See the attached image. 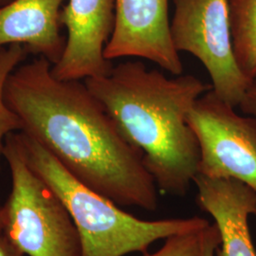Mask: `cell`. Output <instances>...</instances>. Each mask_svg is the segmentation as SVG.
Here are the masks:
<instances>
[{
    "mask_svg": "<svg viewBox=\"0 0 256 256\" xmlns=\"http://www.w3.org/2000/svg\"><path fill=\"white\" fill-rule=\"evenodd\" d=\"M39 57L10 76L6 101L23 132L80 182L118 206L155 212L158 192L142 152L81 81L59 80Z\"/></svg>",
    "mask_w": 256,
    "mask_h": 256,
    "instance_id": "6da1fadb",
    "label": "cell"
},
{
    "mask_svg": "<svg viewBox=\"0 0 256 256\" xmlns=\"http://www.w3.org/2000/svg\"><path fill=\"white\" fill-rule=\"evenodd\" d=\"M84 82L122 135L142 152L158 189L184 196L200 160L188 117L210 84L192 74L168 77L140 61L120 63L110 74Z\"/></svg>",
    "mask_w": 256,
    "mask_h": 256,
    "instance_id": "7a4b0ae2",
    "label": "cell"
},
{
    "mask_svg": "<svg viewBox=\"0 0 256 256\" xmlns=\"http://www.w3.org/2000/svg\"><path fill=\"white\" fill-rule=\"evenodd\" d=\"M28 164L58 196L79 232L81 256H124L146 252L156 241L205 229L209 221L198 216L140 220L75 178L36 140L18 132Z\"/></svg>",
    "mask_w": 256,
    "mask_h": 256,
    "instance_id": "3957f363",
    "label": "cell"
},
{
    "mask_svg": "<svg viewBox=\"0 0 256 256\" xmlns=\"http://www.w3.org/2000/svg\"><path fill=\"white\" fill-rule=\"evenodd\" d=\"M12 191L3 205L4 236L30 256H81V239L64 203L28 164L18 132L5 140Z\"/></svg>",
    "mask_w": 256,
    "mask_h": 256,
    "instance_id": "277c9868",
    "label": "cell"
},
{
    "mask_svg": "<svg viewBox=\"0 0 256 256\" xmlns=\"http://www.w3.org/2000/svg\"><path fill=\"white\" fill-rule=\"evenodd\" d=\"M173 1L170 32L174 48L198 59L210 75V90L230 106H239L252 80L234 54L229 0Z\"/></svg>",
    "mask_w": 256,
    "mask_h": 256,
    "instance_id": "5b68a950",
    "label": "cell"
},
{
    "mask_svg": "<svg viewBox=\"0 0 256 256\" xmlns=\"http://www.w3.org/2000/svg\"><path fill=\"white\" fill-rule=\"evenodd\" d=\"M234 108L212 90L196 102L188 122L200 150L198 174L234 178L256 192V119Z\"/></svg>",
    "mask_w": 256,
    "mask_h": 256,
    "instance_id": "8992f818",
    "label": "cell"
},
{
    "mask_svg": "<svg viewBox=\"0 0 256 256\" xmlns=\"http://www.w3.org/2000/svg\"><path fill=\"white\" fill-rule=\"evenodd\" d=\"M60 21L66 28L63 54L52 66L59 80L81 81L110 74L104 55L115 26V0H68Z\"/></svg>",
    "mask_w": 256,
    "mask_h": 256,
    "instance_id": "52a82bcc",
    "label": "cell"
},
{
    "mask_svg": "<svg viewBox=\"0 0 256 256\" xmlns=\"http://www.w3.org/2000/svg\"><path fill=\"white\" fill-rule=\"evenodd\" d=\"M110 61L140 57L172 75L182 74L169 20V0H115V26L104 50Z\"/></svg>",
    "mask_w": 256,
    "mask_h": 256,
    "instance_id": "ba28073f",
    "label": "cell"
},
{
    "mask_svg": "<svg viewBox=\"0 0 256 256\" xmlns=\"http://www.w3.org/2000/svg\"><path fill=\"white\" fill-rule=\"evenodd\" d=\"M196 203L220 232L218 256H256L248 216L256 208V192L234 178L196 176Z\"/></svg>",
    "mask_w": 256,
    "mask_h": 256,
    "instance_id": "9c48e42d",
    "label": "cell"
},
{
    "mask_svg": "<svg viewBox=\"0 0 256 256\" xmlns=\"http://www.w3.org/2000/svg\"><path fill=\"white\" fill-rule=\"evenodd\" d=\"M66 0H12L0 7V48L21 45L55 64L66 38L60 16Z\"/></svg>",
    "mask_w": 256,
    "mask_h": 256,
    "instance_id": "30bf717a",
    "label": "cell"
},
{
    "mask_svg": "<svg viewBox=\"0 0 256 256\" xmlns=\"http://www.w3.org/2000/svg\"><path fill=\"white\" fill-rule=\"evenodd\" d=\"M234 54L243 74L256 76V0H229Z\"/></svg>",
    "mask_w": 256,
    "mask_h": 256,
    "instance_id": "8fae6325",
    "label": "cell"
},
{
    "mask_svg": "<svg viewBox=\"0 0 256 256\" xmlns=\"http://www.w3.org/2000/svg\"><path fill=\"white\" fill-rule=\"evenodd\" d=\"M28 54L27 50L21 45L0 48V171L6 138L10 134L22 130L18 116L6 101V86L10 76L25 61Z\"/></svg>",
    "mask_w": 256,
    "mask_h": 256,
    "instance_id": "7c38bea8",
    "label": "cell"
},
{
    "mask_svg": "<svg viewBox=\"0 0 256 256\" xmlns=\"http://www.w3.org/2000/svg\"><path fill=\"white\" fill-rule=\"evenodd\" d=\"M205 229L182 232L167 238L164 246L158 250L154 254L146 252L142 256H203Z\"/></svg>",
    "mask_w": 256,
    "mask_h": 256,
    "instance_id": "4fadbf2b",
    "label": "cell"
},
{
    "mask_svg": "<svg viewBox=\"0 0 256 256\" xmlns=\"http://www.w3.org/2000/svg\"><path fill=\"white\" fill-rule=\"evenodd\" d=\"M220 232L216 223L210 224L204 232L203 256H214L218 248L220 247Z\"/></svg>",
    "mask_w": 256,
    "mask_h": 256,
    "instance_id": "5bb4252c",
    "label": "cell"
},
{
    "mask_svg": "<svg viewBox=\"0 0 256 256\" xmlns=\"http://www.w3.org/2000/svg\"><path fill=\"white\" fill-rule=\"evenodd\" d=\"M239 108L244 114L256 119V76L250 82Z\"/></svg>",
    "mask_w": 256,
    "mask_h": 256,
    "instance_id": "9a60e30c",
    "label": "cell"
},
{
    "mask_svg": "<svg viewBox=\"0 0 256 256\" xmlns=\"http://www.w3.org/2000/svg\"><path fill=\"white\" fill-rule=\"evenodd\" d=\"M24 256L25 254L6 236L2 234L0 236V256Z\"/></svg>",
    "mask_w": 256,
    "mask_h": 256,
    "instance_id": "2e32d148",
    "label": "cell"
},
{
    "mask_svg": "<svg viewBox=\"0 0 256 256\" xmlns=\"http://www.w3.org/2000/svg\"><path fill=\"white\" fill-rule=\"evenodd\" d=\"M4 234V216H3V205H0V236Z\"/></svg>",
    "mask_w": 256,
    "mask_h": 256,
    "instance_id": "e0dca14e",
    "label": "cell"
},
{
    "mask_svg": "<svg viewBox=\"0 0 256 256\" xmlns=\"http://www.w3.org/2000/svg\"><path fill=\"white\" fill-rule=\"evenodd\" d=\"M254 216H256V210H254Z\"/></svg>",
    "mask_w": 256,
    "mask_h": 256,
    "instance_id": "ac0fdd59",
    "label": "cell"
},
{
    "mask_svg": "<svg viewBox=\"0 0 256 256\" xmlns=\"http://www.w3.org/2000/svg\"><path fill=\"white\" fill-rule=\"evenodd\" d=\"M1 1H2V0H0V2H1Z\"/></svg>",
    "mask_w": 256,
    "mask_h": 256,
    "instance_id": "d6986e66",
    "label": "cell"
}]
</instances>
